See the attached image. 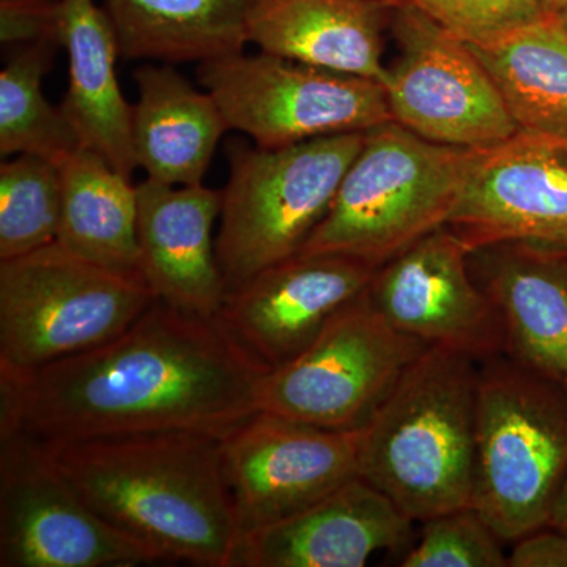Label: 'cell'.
<instances>
[{
    "label": "cell",
    "instance_id": "1",
    "mask_svg": "<svg viewBox=\"0 0 567 567\" xmlns=\"http://www.w3.org/2000/svg\"><path fill=\"white\" fill-rule=\"evenodd\" d=\"M268 372L216 317L156 300L106 344L0 379V435L44 450L152 432L223 440L260 412Z\"/></svg>",
    "mask_w": 567,
    "mask_h": 567
},
{
    "label": "cell",
    "instance_id": "2",
    "mask_svg": "<svg viewBox=\"0 0 567 567\" xmlns=\"http://www.w3.org/2000/svg\"><path fill=\"white\" fill-rule=\"evenodd\" d=\"M219 446L213 436L152 432L47 451L103 520L159 561L233 567L240 529Z\"/></svg>",
    "mask_w": 567,
    "mask_h": 567
},
{
    "label": "cell",
    "instance_id": "3",
    "mask_svg": "<svg viewBox=\"0 0 567 567\" xmlns=\"http://www.w3.org/2000/svg\"><path fill=\"white\" fill-rule=\"evenodd\" d=\"M480 363L427 347L361 431L358 477L412 522L473 507Z\"/></svg>",
    "mask_w": 567,
    "mask_h": 567
},
{
    "label": "cell",
    "instance_id": "4",
    "mask_svg": "<svg viewBox=\"0 0 567 567\" xmlns=\"http://www.w3.org/2000/svg\"><path fill=\"white\" fill-rule=\"evenodd\" d=\"M473 151L424 140L393 121L369 130L330 212L300 252L382 267L446 226Z\"/></svg>",
    "mask_w": 567,
    "mask_h": 567
},
{
    "label": "cell",
    "instance_id": "5",
    "mask_svg": "<svg viewBox=\"0 0 567 567\" xmlns=\"http://www.w3.org/2000/svg\"><path fill=\"white\" fill-rule=\"evenodd\" d=\"M566 475V388L506 353L481 361L473 507L516 543L548 527Z\"/></svg>",
    "mask_w": 567,
    "mask_h": 567
},
{
    "label": "cell",
    "instance_id": "6",
    "mask_svg": "<svg viewBox=\"0 0 567 567\" xmlns=\"http://www.w3.org/2000/svg\"><path fill=\"white\" fill-rule=\"evenodd\" d=\"M364 133L336 134L282 148L244 141L226 147L216 257L227 293L290 259L330 212Z\"/></svg>",
    "mask_w": 567,
    "mask_h": 567
},
{
    "label": "cell",
    "instance_id": "7",
    "mask_svg": "<svg viewBox=\"0 0 567 567\" xmlns=\"http://www.w3.org/2000/svg\"><path fill=\"white\" fill-rule=\"evenodd\" d=\"M155 301L142 276L89 262L58 241L0 260V379L106 344Z\"/></svg>",
    "mask_w": 567,
    "mask_h": 567
},
{
    "label": "cell",
    "instance_id": "8",
    "mask_svg": "<svg viewBox=\"0 0 567 567\" xmlns=\"http://www.w3.org/2000/svg\"><path fill=\"white\" fill-rule=\"evenodd\" d=\"M196 78L229 130L257 147L364 133L393 121L382 82L262 51L199 63Z\"/></svg>",
    "mask_w": 567,
    "mask_h": 567
},
{
    "label": "cell",
    "instance_id": "9",
    "mask_svg": "<svg viewBox=\"0 0 567 567\" xmlns=\"http://www.w3.org/2000/svg\"><path fill=\"white\" fill-rule=\"evenodd\" d=\"M425 349L388 323L364 292L305 352L265 375L259 410L331 431H361Z\"/></svg>",
    "mask_w": 567,
    "mask_h": 567
},
{
    "label": "cell",
    "instance_id": "10",
    "mask_svg": "<svg viewBox=\"0 0 567 567\" xmlns=\"http://www.w3.org/2000/svg\"><path fill=\"white\" fill-rule=\"evenodd\" d=\"M398 59L383 76L393 122L462 148L494 147L520 132L473 48L440 28L412 3L391 9Z\"/></svg>",
    "mask_w": 567,
    "mask_h": 567
},
{
    "label": "cell",
    "instance_id": "11",
    "mask_svg": "<svg viewBox=\"0 0 567 567\" xmlns=\"http://www.w3.org/2000/svg\"><path fill=\"white\" fill-rule=\"evenodd\" d=\"M162 563L111 527L44 447L0 435V566L132 567Z\"/></svg>",
    "mask_w": 567,
    "mask_h": 567
},
{
    "label": "cell",
    "instance_id": "12",
    "mask_svg": "<svg viewBox=\"0 0 567 567\" xmlns=\"http://www.w3.org/2000/svg\"><path fill=\"white\" fill-rule=\"evenodd\" d=\"M361 431H331L259 412L223 439V472L240 539L358 477Z\"/></svg>",
    "mask_w": 567,
    "mask_h": 567
},
{
    "label": "cell",
    "instance_id": "13",
    "mask_svg": "<svg viewBox=\"0 0 567 567\" xmlns=\"http://www.w3.org/2000/svg\"><path fill=\"white\" fill-rule=\"evenodd\" d=\"M470 254L450 227H440L382 265L365 293L395 330L481 363L505 352V331Z\"/></svg>",
    "mask_w": 567,
    "mask_h": 567
},
{
    "label": "cell",
    "instance_id": "14",
    "mask_svg": "<svg viewBox=\"0 0 567 567\" xmlns=\"http://www.w3.org/2000/svg\"><path fill=\"white\" fill-rule=\"evenodd\" d=\"M446 227L470 252L507 241L567 249V137L520 130L475 148Z\"/></svg>",
    "mask_w": 567,
    "mask_h": 567
},
{
    "label": "cell",
    "instance_id": "15",
    "mask_svg": "<svg viewBox=\"0 0 567 567\" xmlns=\"http://www.w3.org/2000/svg\"><path fill=\"white\" fill-rule=\"evenodd\" d=\"M379 268L338 254H297L226 295L216 319L268 371L315 342L327 323L368 290Z\"/></svg>",
    "mask_w": 567,
    "mask_h": 567
},
{
    "label": "cell",
    "instance_id": "16",
    "mask_svg": "<svg viewBox=\"0 0 567 567\" xmlns=\"http://www.w3.org/2000/svg\"><path fill=\"white\" fill-rule=\"evenodd\" d=\"M142 278L156 300L188 315L215 319L226 300L213 227L221 192L145 178L136 185Z\"/></svg>",
    "mask_w": 567,
    "mask_h": 567
},
{
    "label": "cell",
    "instance_id": "17",
    "mask_svg": "<svg viewBox=\"0 0 567 567\" xmlns=\"http://www.w3.org/2000/svg\"><path fill=\"white\" fill-rule=\"evenodd\" d=\"M385 494L354 477L301 513L241 537L233 567H363L412 536Z\"/></svg>",
    "mask_w": 567,
    "mask_h": 567
},
{
    "label": "cell",
    "instance_id": "18",
    "mask_svg": "<svg viewBox=\"0 0 567 567\" xmlns=\"http://www.w3.org/2000/svg\"><path fill=\"white\" fill-rule=\"evenodd\" d=\"M470 265L502 319L503 353L567 390V249L507 241Z\"/></svg>",
    "mask_w": 567,
    "mask_h": 567
},
{
    "label": "cell",
    "instance_id": "19",
    "mask_svg": "<svg viewBox=\"0 0 567 567\" xmlns=\"http://www.w3.org/2000/svg\"><path fill=\"white\" fill-rule=\"evenodd\" d=\"M391 9L380 0H246V33L267 54L382 82Z\"/></svg>",
    "mask_w": 567,
    "mask_h": 567
},
{
    "label": "cell",
    "instance_id": "20",
    "mask_svg": "<svg viewBox=\"0 0 567 567\" xmlns=\"http://www.w3.org/2000/svg\"><path fill=\"white\" fill-rule=\"evenodd\" d=\"M132 147L147 178L167 185H200L210 169L226 118L207 91H197L171 63L133 71Z\"/></svg>",
    "mask_w": 567,
    "mask_h": 567
},
{
    "label": "cell",
    "instance_id": "21",
    "mask_svg": "<svg viewBox=\"0 0 567 567\" xmlns=\"http://www.w3.org/2000/svg\"><path fill=\"white\" fill-rule=\"evenodd\" d=\"M62 48L69 55V89L61 104L80 133L82 147L102 155L132 178V104L115 73L117 37L104 7L93 0H62Z\"/></svg>",
    "mask_w": 567,
    "mask_h": 567
},
{
    "label": "cell",
    "instance_id": "22",
    "mask_svg": "<svg viewBox=\"0 0 567 567\" xmlns=\"http://www.w3.org/2000/svg\"><path fill=\"white\" fill-rule=\"evenodd\" d=\"M121 58L204 63L245 51L246 0H104Z\"/></svg>",
    "mask_w": 567,
    "mask_h": 567
},
{
    "label": "cell",
    "instance_id": "23",
    "mask_svg": "<svg viewBox=\"0 0 567 567\" xmlns=\"http://www.w3.org/2000/svg\"><path fill=\"white\" fill-rule=\"evenodd\" d=\"M62 216L58 244L89 262L141 275L137 192L106 158L78 148L61 164Z\"/></svg>",
    "mask_w": 567,
    "mask_h": 567
},
{
    "label": "cell",
    "instance_id": "24",
    "mask_svg": "<svg viewBox=\"0 0 567 567\" xmlns=\"http://www.w3.org/2000/svg\"><path fill=\"white\" fill-rule=\"evenodd\" d=\"M522 132L567 137V29L554 18L472 47Z\"/></svg>",
    "mask_w": 567,
    "mask_h": 567
},
{
    "label": "cell",
    "instance_id": "25",
    "mask_svg": "<svg viewBox=\"0 0 567 567\" xmlns=\"http://www.w3.org/2000/svg\"><path fill=\"white\" fill-rule=\"evenodd\" d=\"M59 44L7 48L0 73V155H37L61 164L82 147L80 133L62 106L48 102L43 80Z\"/></svg>",
    "mask_w": 567,
    "mask_h": 567
},
{
    "label": "cell",
    "instance_id": "26",
    "mask_svg": "<svg viewBox=\"0 0 567 567\" xmlns=\"http://www.w3.org/2000/svg\"><path fill=\"white\" fill-rule=\"evenodd\" d=\"M62 177L43 156H10L0 166V260L14 259L58 241Z\"/></svg>",
    "mask_w": 567,
    "mask_h": 567
},
{
    "label": "cell",
    "instance_id": "27",
    "mask_svg": "<svg viewBox=\"0 0 567 567\" xmlns=\"http://www.w3.org/2000/svg\"><path fill=\"white\" fill-rule=\"evenodd\" d=\"M420 540L402 567H506L502 539L475 507L451 511L423 522Z\"/></svg>",
    "mask_w": 567,
    "mask_h": 567
},
{
    "label": "cell",
    "instance_id": "28",
    "mask_svg": "<svg viewBox=\"0 0 567 567\" xmlns=\"http://www.w3.org/2000/svg\"><path fill=\"white\" fill-rule=\"evenodd\" d=\"M470 47L486 48L546 20L540 0H404Z\"/></svg>",
    "mask_w": 567,
    "mask_h": 567
},
{
    "label": "cell",
    "instance_id": "29",
    "mask_svg": "<svg viewBox=\"0 0 567 567\" xmlns=\"http://www.w3.org/2000/svg\"><path fill=\"white\" fill-rule=\"evenodd\" d=\"M0 41L7 48L62 47V0H0Z\"/></svg>",
    "mask_w": 567,
    "mask_h": 567
},
{
    "label": "cell",
    "instance_id": "30",
    "mask_svg": "<svg viewBox=\"0 0 567 567\" xmlns=\"http://www.w3.org/2000/svg\"><path fill=\"white\" fill-rule=\"evenodd\" d=\"M511 567H567V532L544 527L516 540Z\"/></svg>",
    "mask_w": 567,
    "mask_h": 567
},
{
    "label": "cell",
    "instance_id": "31",
    "mask_svg": "<svg viewBox=\"0 0 567 567\" xmlns=\"http://www.w3.org/2000/svg\"><path fill=\"white\" fill-rule=\"evenodd\" d=\"M548 527H554L567 532V475L565 483L559 488L557 498H555L554 507H551L550 522Z\"/></svg>",
    "mask_w": 567,
    "mask_h": 567
},
{
    "label": "cell",
    "instance_id": "32",
    "mask_svg": "<svg viewBox=\"0 0 567 567\" xmlns=\"http://www.w3.org/2000/svg\"><path fill=\"white\" fill-rule=\"evenodd\" d=\"M547 18H555L567 7V0H540Z\"/></svg>",
    "mask_w": 567,
    "mask_h": 567
},
{
    "label": "cell",
    "instance_id": "33",
    "mask_svg": "<svg viewBox=\"0 0 567 567\" xmlns=\"http://www.w3.org/2000/svg\"><path fill=\"white\" fill-rule=\"evenodd\" d=\"M554 20H557L563 28L567 29V7L558 14V17H555Z\"/></svg>",
    "mask_w": 567,
    "mask_h": 567
},
{
    "label": "cell",
    "instance_id": "34",
    "mask_svg": "<svg viewBox=\"0 0 567 567\" xmlns=\"http://www.w3.org/2000/svg\"><path fill=\"white\" fill-rule=\"evenodd\" d=\"M380 2L386 3V6L395 7L399 6V3L404 2V0H380Z\"/></svg>",
    "mask_w": 567,
    "mask_h": 567
}]
</instances>
